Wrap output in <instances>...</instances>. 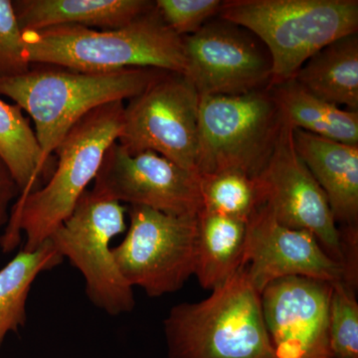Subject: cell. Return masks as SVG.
<instances>
[{"label": "cell", "instance_id": "obj_25", "mask_svg": "<svg viewBox=\"0 0 358 358\" xmlns=\"http://www.w3.org/2000/svg\"><path fill=\"white\" fill-rule=\"evenodd\" d=\"M22 34L13 2L0 0V80L20 76L31 67Z\"/></svg>", "mask_w": 358, "mask_h": 358}, {"label": "cell", "instance_id": "obj_14", "mask_svg": "<svg viewBox=\"0 0 358 358\" xmlns=\"http://www.w3.org/2000/svg\"><path fill=\"white\" fill-rule=\"evenodd\" d=\"M333 284L305 277L271 282L261 293L264 322L277 358H331Z\"/></svg>", "mask_w": 358, "mask_h": 358}, {"label": "cell", "instance_id": "obj_9", "mask_svg": "<svg viewBox=\"0 0 358 358\" xmlns=\"http://www.w3.org/2000/svg\"><path fill=\"white\" fill-rule=\"evenodd\" d=\"M199 98L182 74L166 72L124 106L117 143L150 152L197 173Z\"/></svg>", "mask_w": 358, "mask_h": 358}, {"label": "cell", "instance_id": "obj_6", "mask_svg": "<svg viewBox=\"0 0 358 358\" xmlns=\"http://www.w3.org/2000/svg\"><path fill=\"white\" fill-rule=\"evenodd\" d=\"M282 124L268 87L244 95L200 96L197 173L237 171L256 178Z\"/></svg>", "mask_w": 358, "mask_h": 358}, {"label": "cell", "instance_id": "obj_4", "mask_svg": "<svg viewBox=\"0 0 358 358\" xmlns=\"http://www.w3.org/2000/svg\"><path fill=\"white\" fill-rule=\"evenodd\" d=\"M221 20L260 40L272 62L270 85L296 76L303 65L336 40L357 34V0H227Z\"/></svg>", "mask_w": 358, "mask_h": 358}, {"label": "cell", "instance_id": "obj_26", "mask_svg": "<svg viewBox=\"0 0 358 358\" xmlns=\"http://www.w3.org/2000/svg\"><path fill=\"white\" fill-rule=\"evenodd\" d=\"M20 196V187L10 169L0 157V230L6 227L13 209L11 203Z\"/></svg>", "mask_w": 358, "mask_h": 358}, {"label": "cell", "instance_id": "obj_16", "mask_svg": "<svg viewBox=\"0 0 358 358\" xmlns=\"http://www.w3.org/2000/svg\"><path fill=\"white\" fill-rule=\"evenodd\" d=\"M22 31L56 26L115 29L154 8L148 0H18L13 1Z\"/></svg>", "mask_w": 358, "mask_h": 358}, {"label": "cell", "instance_id": "obj_1", "mask_svg": "<svg viewBox=\"0 0 358 358\" xmlns=\"http://www.w3.org/2000/svg\"><path fill=\"white\" fill-rule=\"evenodd\" d=\"M124 102H115L92 110L70 129L55 150L57 164L39 189L18 197L0 247L10 253L20 244L31 252L49 241L67 220L102 166L103 157L121 134Z\"/></svg>", "mask_w": 358, "mask_h": 358}, {"label": "cell", "instance_id": "obj_17", "mask_svg": "<svg viewBox=\"0 0 358 358\" xmlns=\"http://www.w3.org/2000/svg\"><path fill=\"white\" fill-rule=\"evenodd\" d=\"M247 222L202 210L197 217L194 275L200 286H223L243 266Z\"/></svg>", "mask_w": 358, "mask_h": 358}, {"label": "cell", "instance_id": "obj_8", "mask_svg": "<svg viewBox=\"0 0 358 358\" xmlns=\"http://www.w3.org/2000/svg\"><path fill=\"white\" fill-rule=\"evenodd\" d=\"M128 212L126 237L112 248L122 278L152 298L176 293L194 275L199 216L143 206H129Z\"/></svg>", "mask_w": 358, "mask_h": 358}, {"label": "cell", "instance_id": "obj_7", "mask_svg": "<svg viewBox=\"0 0 358 358\" xmlns=\"http://www.w3.org/2000/svg\"><path fill=\"white\" fill-rule=\"evenodd\" d=\"M126 212L120 202L87 190L49 239L83 275L91 303L110 315L134 308L133 287L120 273L110 247L112 240L126 230Z\"/></svg>", "mask_w": 358, "mask_h": 358}, {"label": "cell", "instance_id": "obj_21", "mask_svg": "<svg viewBox=\"0 0 358 358\" xmlns=\"http://www.w3.org/2000/svg\"><path fill=\"white\" fill-rule=\"evenodd\" d=\"M0 157L10 169L26 196L41 187L48 178L41 166V152L34 129L16 105L0 99Z\"/></svg>", "mask_w": 358, "mask_h": 358}, {"label": "cell", "instance_id": "obj_27", "mask_svg": "<svg viewBox=\"0 0 358 358\" xmlns=\"http://www.w3.org/2000/svg\"><path fill=\"white\" fill-rule=\"evenodd\" d=\"M331 358H334V357H331Z\"/></svg>", "mask_w": 358, "mask_h": 358}, {"label": "cell", "instance_id": "obj_2", "mask_svg": "<svg viewBox=\"0 0 358 358\" xmlns=\"http://www.w3.org/2000/svg\"><path fill=\"white\" fill-rule=\"evenodd\" d=\"M166 72L128 68L89 73L32 64L24 74L0 80V95L13 100L31 117L41 166L49 178L52 155L80 120L96 108L140 95Z\"/></svg>", "mask_w": 358, "mask_h": 358}, {"label": "cell", "instance_id": "obj_22", "mask_svg": "<svg viewBox=\"0 0 358 358\" xmlns=\"http://www.w3.org/2000/svg\"><path fill=\"white\" fill-rule=\"evenodd\" d=\"M203 210L247 221L264 203L257 178L237 171L200 176Z\"/></svg>", "mask_w": 358, "mask_h": 358}, {"label": "cell", "instance_id": "obj_15", "mask_svg": "<svg viewBox=\"0 0 358 358\" xmlns=\"http://www.w3.org/2000/svg\"><path fill=\"white\" fill-rule=\"evenodd\" d=\"M294 148L326 193L336 223L357 229L358 145L293 128Z\"/></svg>", "mask_w": 358, "mask_h": 358}, {"label": "cell", "instance_id": "obj_18", "mask_svg": "<svg viewBox=\"0 0 358 358\" xmlns=\"http://www.w3.org/2000/svg\"><path fill=\"white\" fill-rule=\"evenodd\" d=\"M294 79L313 95L358 112V36L336 40L312 56Z\"/></svg>", "mask_w": 358, "mask_h": 358}, {"label": "cell", "instance_id": "obj_3", "mask_svg": "<svg viewBox=\"0 0 358 358\" xmlns=\"http://www.w3.org/2000/svg\"><path fill=\"white\" fill-rule=\"evenodd\" d=\"M30 64L59 66L80 72L105 73L152 68L185 74L182 37L166 24L155 6L115 29L56 26L23 31Z\"/></svg>", "mask_w": 358, "mask_h": 358}, {"label": "cell", "instance_id": "obj_23", "mask_svg": "<svg viewBox=\"0 0 358 358\" xmlns=\"http://www.w3.org/2000/svg\"><path fill=\"white\" fill-rule=\"evenodd\" d=\"M353 289L345 282L333 284L329 336L334 358H358V303Z\"/></svg>", "mask_w": 358, "mask_h": 358}, {"label": "cell", "instance_id": "obj_11", "mask_svg": "<svg viewBox=\"0 0 358 358\" xmlns=\"http://www.w3.org/2000/svg\"><path fill=\"white\" fill-rule=\"evenodd\" d=\"M256 178L264 203L280 223L308 231L331 258L343 265V237L326 193L296 154L293 127L285 120L274 150Z\"/></svg>", "mask_w": 358, "mask_h": 358}, {"label": "cell", "instance_id": "obj_5", "mask_svg": "<svg viewBox=\"0 0 358 358\" xmlns=\"http://www.w3.org/2000/svg\"><path fill=\"white\" fill-rule=\"evenodd\" d=\"M164 324L169 358H277L245 266L205 300L174 306Z\"/></svg>", "mask_w": 358, "mask_h": 358}, {"label": "cell", "instance_id": "obj_24", "mask_svg": "<svg viewBox=\"0 0 358 358\" xmlns=\"http://www.w3.org/2000/svg\"><path fill=\"white\" fill-rule=\"evenodd\" d=\"M220 0H157L155 8L166 24L178 36L199 31L210 18L219 14Z\"/></svg>", "mask_w": 358, "mask_h": 358}, {"label": "cell", "instance_id": "obj_10", "mask_svg": "<svg viewBox=\"0 0 358 358\" xmlns=\"http://www.w3.org/2000/svg\"><path fill=\"white\" fill-rule=\"evenodd\" d=\"M92 192L129 206H143L178 216L203 210L199 173L157 152L129 154L115 141L103 157Z\"/></svg>", "mask_w": 358, "mask_h": 358}, {"label": "cell", "instance_id": "obj_19", "mask_svg": "<svg viewBox=\"0 0 358 358\" xmlns=\"http://www.w3.org/2000/svg\"><path fill=\"white\" fill-rule=\"evenodd\" d=\"M289 126L350 145H358V112L317 98L294 78L268 86Z\"/></svg>", "mask_w": 358, "mask_h": 358}, {"label": "cell", "instance_id": "obj_12", "mask_svg": "<svg viewBox=\"0 0 358 358\" xmlns=\"http://www.w3.org/2000/svg\"><path fill=\"white\" fill-rule=\"evenodd\" d=\"M250 36L244 28L220 18L182 37L185 76L200 96L244 95L268 88L270 55Z\"/></svg>", "mask_w": 358, "mask_h": 358}, {"label": "cell", "instance_id": "obj_20", "mask_svg": "<svg viewBox=\"0 0 358 358\" xmlns=\"http://www.w3.org/2000/svg\"><path fill=\"white\" fill-rule=\"evenodd\" d=\"M62 256L50 241L35 251L21 250L0 268V346L7 334L17 333L27 322L28 296L41 273L62 264Z\"/></svg>", "mask_w": 358, "mask_h": 358}, {"label": "cell", "instance_id": "obj_13", "mask_svg": "<svg viewBox=\"0 0 358 358\" xmlns=\"http://www.w3.org/2000/svg\"><path fill=\"white\" fill-rule=\"evenodd\" d=\"M243 266L261 294L271 282L305 277L336 284L345 282L343 264L331 258L313 235L286 227L263 203L247 221Z\"/></svg>", "mask_w": 358, "mask_h": 358}]
</instances>
